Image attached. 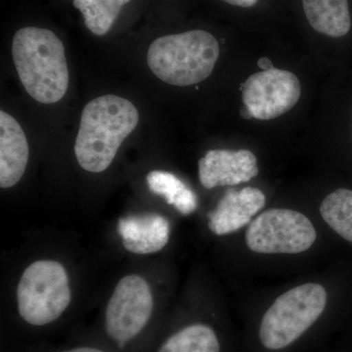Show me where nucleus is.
<instances>
[{"mask_svg":"<svg viewBox=\"0 0 352 352\" xmlns=\"http://www.w3.org/2000/svg\"><path fill=\"white\" fill-rule=\"evenodd\" d=\"M138 122L135 106L117 95H103L87 103L82 110L75 143L80 166L90 173L107 170Z\"/></svg>","mask_w":352,"mask_h":352,"instance_id":"obj_1","label":"nucleus"},{"mask_svg":"<svg viewBox=\"0 0 352 352\" xmlns=\"http://www.w3.org/2000/svg\"><path fill=\"white\" fill-rule=\"evenodd\" d=\"M12 57L21 82L34 100L54 104L69 87V69L64 44L50 31L28 27L16 32Z\"/></svg>","mask_w":352,"mask_h":352,"instance_id":"obj_2","label":"nucleus"},{"mask_svg":"<svg viewBox=\"0 0 352 352\" xmlns=\"http://www.w3.org/2000/svg\"><path fill=\"white\" fill-rule=\"evenodd\" d=\"M219 57V44L212 34L194 30L153 41L147 63L157 78L168 85L189 87L207 80Z\"/></svg>","mask_w":352,"mask_h":352,"instance_id":"obj_3","label":"nucleus"},{"mask_svg":"<svg viewBox=\"0 0 352 352\" xmlns=\"http://www.w3.org/2000/svg\"><path fill=\"white\" fill-rule=\"evenodd\" d=\"M327 298L325 288L317 283L300 285L278 296L259 323L261 346L270 352L294 346L319 320Z\"/></svg>","mask_w":352,"mask_h":352,"instance_id":"obj_4","label":"nucleus"},{"mask_svg":"<svg viewBox=\"0 0 352 352\" xmlns=\"http://www.w3.org/2000/svg\"><path fill=\"white\" fill-rule=\"evenodd\" d=\"M72 300L68 273L61 263L38 261L28 266L17 288L18 314L34 328L59 320Z\"/></svg>","mask_w":352,"mask_h":352,"instance_id":"obj_5","label":"nucleus"},{"mask_svg":"<svg viewBox=\"0 0 352 352\" xmlns=\"http://www.w3.org/2000/svg\"><path fill=\"white\" fill-rule=\"evenodd\" d=\"M153 312L154 300L149 285L138 275H127L109 300L104 333L118 351H126L146 332Z\"/></svg>","mask_w":352,"mask_h":352,"instance_id":"obj_6","label":"nucleus"},{"mask_svg":"<svg viewBox=\"0 0 352 352\" xmlns=\"http://www.w3.org/2000/svg\"><path fill=\"white\" fill-rule=\"evenodd\" d=\"M317 239L312 222L302 212L271 208L258 215L245 233V243L256 254H300Z\"/></svg>","mask_w":352,"mask_h":352,"instance_id":"obj_7","label":"nucleus"},{"mask_svg":"<svg viewBox=\"0 0 352 352\" xmlns=\"http://www.w3.org/2000/svg\"><path fill=\"white\" fill-rule=\"evenodd\" d=\"M244 106L254 119H276L295 107L302 85L295 74L273 68L254 74L242 85Z\"/></svg>","mask_w":352,"mask_h":352,"instance_id":"obj_8","label":"nucleus"},{"mask_svg":"<svg viewBox=\"0 0 352 352\" xmlns=\"http://www.w3.org/2000/svg\"><path fill=\"white\" fill-rule=\"evenodd\" d=\"M199 178L205 188L235 186L258 175V160L249 150H210L199 161Z\"/></svg>","mask_w":352,"mask_h":352,"instance_id":"obj_9","label":"nucleus"},{"mask_svg":"<svg viewBox=\"0 0 352 352\" xmlns=\"http://www.w3.org/2000/svg\"><path fill=\"white\" fill-rule=\"evenodd\" d=\"M264 205L265 195L258 188L228 190L217 208L208 214V228L219 236L235 232L250 223Z\"/></svg>","mask_w":352,"mask_h":352,"instance_id":"obj_10","label":"nucleus"},{"mask_svg":"<svg viewBox=\"0 0 352 352\" xmlns=\"http://www.w3.org/2000/svg\"><path fill=\"white\" fill-rule=\"evenodd\" d=\"M118 232L127 251L138 254L161 251L170 240V222L156 214L129 215L119 220Z\"/></svg>","mask_w":352,"mask_h":352,"instance_id":"obj_11","label":"nucleus"},{"mask_svg":"<svg viewBox=\"0 0 352 352\" xmlns=\"http://www.w3.org/2000/svg\"><path fill=\"white\" fill-rule=\"evenodd\" d=\"M29 161V144L22 126L12 116L0 112V187L20 182Z\"/></svg>","mask_w":352,"mask_h":352,"instance_id":"obj_12","label":"nucleus"},{"mask_svg":"<svg viewBox=\"0 0 352 352\" xmlns=\"http://www.w3.org/2000/svg\"><path fill=\"white\" fill-rule=\"evenodd\" d=\"M308 23L319 34L342 38L351 31L349 0H302Z\"/></svg>","mask_w":352,"mask_h":352,"instance_id":"obj_13","label":"nucleus"},{"mask_svg":"<svg viewBox=\"0 0 352 352\" xmlns=\"http://www.w3.org/2000/svg\"><path fill=\"white\" fill-rule=\"evenodd\" d=\"M155 352H222V344L215 329L195 322L170 333Z\"/></svg>","mask_w":352,"mask_h":352,"instance_id":"obj_14","label":"nucleus"},{"mask_svg":"<svg viewBox=\"0 0 352 352\" xmlns=\"http://www.w3.org/2000/svg\"><path fill=\"white\" fill-rule=\"evenodd\" d=\"M148 186L153 193L166 199L182 215L192 214L198 206L197 196L175 175L163 170L148 173Z\"/></svg>","mask_w":352,"mask_h":352,"instance_id":"obj_15","label":"nucleus"},{"mask_svg":"<svg viewBox=\"0 0 352 352\" xmlns=\"http://www.w3.org/2000/svg\"><path fill=\"white\" fill-rule=\"evenodd\" d=\"M320 214L336 233L352 243V190L340 188L326 196Z\"/></svg>","mask_w":352,"mask_h":352,"instance_id":"obj_16","label":"nucleus"},{"mask_svg":"<svg viewBox=\"0 0 352 352\" xmlns=\"http://www.w3.org/2000/svg\"><path fill=\"white\" fill-rule=\"evenodd\" d=\"M131 0H74V6L82 12L85 25L92 34L104 36L111 28L122 7Z\"/></svg>","mask_w":352,"mask_h":352,"instance_id":"obj_17","label":"nucleus"},{"mask_svg":"<svg viewBox=\"0 0 352 352\" xmlns=\"http://www.w3.org/2000/svg\"><path fill=\"white\" fill-rule=\"evenodd\" d=\"M56 352H110L98 346H80L71 347V349H63Z\"/></svg>","mask_w":352,"mask_h":352,"instance_id":"obj_18","label":"nucleus"},{"mask_svg":"<svg viewBox=\"0 0 352 352\" xmlns=\"http://www.w3.org/2000/svg\"><path fill=\"white\" fill-rule=\"evenodd\" d=\"M222 1L226 2V3L230 4V6L249 8V7L256 6L258 0H222Z\"/></svg>","mask_w":352,"mask_h":352,"instance_id":"obj_19","label":"nucleus"},{"mask_svg":"<svg viewBox=\"0 0 352 352\" xmlns=\"http://www.w3.org/2000/svg\"><path fill=\"white\" fill-rule=\"evenodd\" d=\"M258 68L263 69V71H267V69L274 68V67H273L272 61L266 57H263L261 58V59H258Z\"/></svg>","mask_w":352,"mask_h":352,"instance_id":"obj_20","label":"nucleus"},{"mask_svg":"<svg viewBox=\"0 0 352 352\" xmlns=\"http://www.w3.org/2000/svg\"><path fill=\"white\" fill-rule=\"evenodd\" d=\"M240 115L241 117L244 118L245 120H251L252 119L251 113H250V111L248 110L247 108L242 107L240 109Z\"/></svg>","mask_w":352,"mask_h":352,"instance_id":"obj_21","label":"nucleus"}]
</instances>
